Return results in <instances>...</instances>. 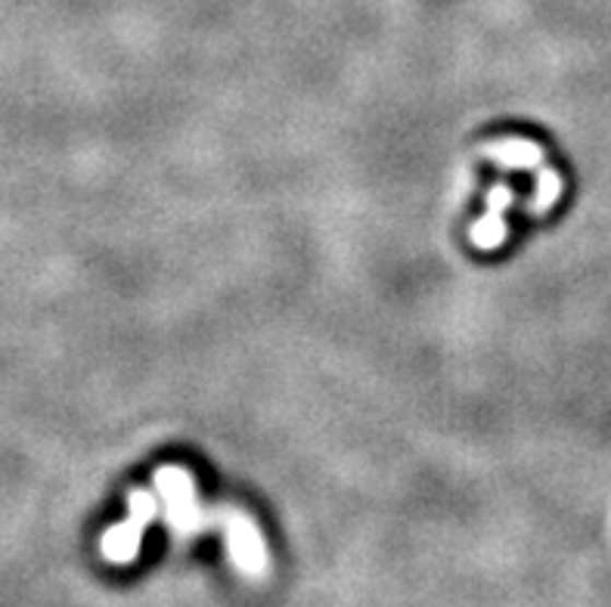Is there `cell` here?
Returning a JSON list of instances; mask_svg holds the SVG:
<instances>
[{"label": "cell", "instance_id": "277c9868", "mask_svg": "<svg viewBox=\"0 0 611 607\" xmlns=\"http://www.w3.org/2000/svg\"><path fill=\"white\" fill-rule=\"evenodd\" d=\"M513 199H516V192L513 187H506V183H497L494 190L487 192V211H484V217H478L475 224H472V246L481 248V251H494L506 242V221H503V211L513 205Z\"/></svg>", "mask_w": 611, "mask_h": 607}, {"label": "cell", "instance_id": "8992f818", "mask_svg": "<svg viewBox=\"0 0 611 607\" xmlns=\"http://www.w3.org/2000/svg\"><path fill=\"white\" fill-rule=\"evenodd\" d=\"M559 195H562V174L543 168L540 177H537V195L531 199L528 211H531V214H547V211L559 202Z\"/></svg>", "mask_w": 611, "mask_h": 607}, {"label": "cell", "instance_id": "3957f363", "mask_svg": "<svg viewBox=\"0 0 611 607\" xmlns=\"http://www.w3.org/2000/svg\"><path fill=\"white\" fill-rule=\"evenodd\" d=\"M218 517L224 521L230 561L246 576H261L268 570V543L258 531V524L239 509H221Z\"/></svg>", "mask_w": 611, "mask_h": 607}, {"label": "cell", "instance_id": "7a4b0ae2", "mask_svg": "<svg viewBox=\"0 0 611 607\" xmlns=\"http://www.w3.org/2000/svg\"><path fill=\"white\" fill-rule=\"evenodd\" d=\"M128 505H131L128 521H121L118 527L103 533V558L113 561V564H131L140 555V546H143V533L158 514L155 496L146 493V490H131Z\"/></svg>", "mask_w": 611, "mask_h": 607}, {"label": "cell", "instance_id": "5b68a950", "mask_svg": "<svg viewBox=\"0 0 611 607\" xmlns=\"http://www.w3.org/2000/svg\"><path fill=\"white\" fill-rule=\"evenodd\" d=\"M481 155L497 162L503 168H528V171H534V168L543 165V150L537 143H531V140H518V136L487 143V146H481Z\"/></svg>", "mask_w": 611, "mask_h": 607}, {"label": "cell", "instance_id": "6da1fadb", "mask_svg": "<svg viewBox=\"0 0 611 607\" xmlns=\"http://www.w3.org/2000/svg\"><path fill=\"white\" fill-rule=\"evenodd\" d=\"M155 490L162 493L168 524L177 536H192L209 524V514L202 512L192 475L180 465H165L155 472Z\"/></svg>", "mask_w": 611, "mask_h": 607}]
</instances>
